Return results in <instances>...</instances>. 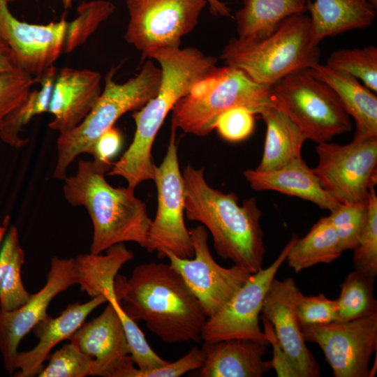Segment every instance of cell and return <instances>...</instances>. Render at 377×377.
<instances>
[{"label": "cell", "mask_w": 377, "mask_h": 377, "mask_svg": "<svg viewBox=\"0 0 377 377\" xmlns=\"http://www.w3.org/2000/svg\"><path fill=\"white\" fill-rule=\"evenodd\" d=\"M265 339L273 347V358L269 361L271 369H274L278 376L299 377L297 371L284 353L275 336L270 322L262 316Z\"/></svg>", "instance_id": "obj_42"}, {"label": "cell", "mask_w": 377, "mask_h": 377, "mask_svg": "<svg viewBox=\"0 0 377 377\" xmlns=\"http://www.w3.org/2000/svg\"><path fill=\"white\" fill-rule=\"evenodd\" d=\"M101 75L89 69L69 67L57 72L48 112V127L59 133L78 126L92 110L101 93Z\"/></svg>", "instance_id": "obj_19"}, {"label": "cell", "mask_w": 377, "mask_h": 377, "mask_svg": "<svg viewBox=\"0 0 377 377\" xmlns=\"http://www.w3.org/2000/svg\"><path fill=\"white\" fill-rule=\"evenodd\" d=\"M325 64L361 80L376 94L377 48L375 46L337 50L329 56Z\"/></svg>", "instance_id": "obj_33"}, {"label": "cell", "mask_w": 377, "mask_h": 377, "mask_svg": "<svg viewBox=\"0 0 377 377\" xmlns=\"http://www.w3.org/2000/svg\"><path fill=\"white\" fill-rule=\"evenodd\" d=\"M35 82L34 77L20 69L0 74V128L6 117L25 99Z\"/></svg>", "instance_id": "obj_39"}, {"label": "cell", "mask_w": 377, "mask_h": 377, "mask_svg": "<svg viewBox=\"0 0 377 377\" xmlns=\"http://www.w3.org/2000/svg\"><path fill=\"white\" fill-rule=\"evenodd\" d=\"M269 342L246 338L205 341L200 377H260L272 369L263 360Z\"/></svg>", "instance_id": "obj_21"}, {"label": "cell", "mask_w": 377, "mask_h": 377, "mask_svg": "<svg viewBox=\"0 0 377 377\" xmlns=\"http://www.w3.org/2000/svg\"><path fill=\"white\" fill-rule=\"evenodd\" d=\"M294 310L299 325L327 323L337 320V301L324 294L304 295L298 290L295 296Z\"/></svg>", "instance_id": "obj_38"}, {"label": "cell", "mask_w": 377, "mask_h": 377, "mask_svg": "<svg viewBox=\"0 0 377 377\" xmlns=\"http://www.w3.org/2000/svg\"><path fill=\"white\" fill-rule=\"evenodd\" d=\"M114 304L121 321L129 350V355L141 370L153 369L169 362L163 360L151 348L145 334L136 322L130 318L123 311L116 299L110 300Z\"/></svg>", "instance_id": "obj_37"}, {"label": "cell", "mask_w": 377, "mask_h": 377, "mask_svg": "<svg viewBox=\"0 0 377 377\" xmlns=\"http://www.w3.org/2000/svg\"><path fill=\"white\" fill-rule=\"evenodd\" d=\"M114 9V5L106 0L82 2L77 6V17L68 22L63 53H71L84 44Z\"/></svg>", "instance_id": "obj_32"}, {"label": "cell", "mask_w": 377, "mask_h": 377, "mask_svg": "<svg viewBox=\"0 0 377 377\" xmlns=\"http://www.w3.org/2000/svg\"><path fill=\"white\" fill-rule=\"evenodd\" d=\"M375 278L357 269L347 275L337 300V320L348 321L377 313Z\"/></svg>", "instance_id": "obj_31"}, {"label": "cell", "mask_w": 377, "mask_h": 377, "mask_svg": "<svg viewBox=\"0 0 377 377\" xmlns=\"http://www.w3.org/2000/svg\"><path fill=\"white\" fill-rule=\"evenodd\" d=\"M108 302L104 296L92 297L84 303L69 304L60 315L51 318L47 315L32 329L39 339L35 347L26 352H17L14 369L20 371L14 374L16 377H31L43 369V362L47 360L52 349L59 342L69 337L85 321L90 313L98 306Z\"/></svg>", "instance_id": "obj_20"}, {"label": "cell", "mask_w": 377, "mask_h": 377, "mask_svg": "<svg viewBox=\"0 0 377 377\" xmlns=\"http://www.w3.org/2000/svg\"><path fill=\"white\" fill-rule=\"evenodd\" d=\"M114 71L111 69L106 75L104 89L84 119L74 128L59 133L54 178L64 180L68 166L78 155H91L96 140L105 130L124 114L141 109L158 91L162 71L151 59L138 75L124 83L113 80Z\"/></svg>", "instance_id": "obj_6"}, {"label": "cell", "mask_w": 377, "mask_h": 377, "mask_svg": "<svg viewBox=\"0 0 377 377\" xmlns=\"http://www.w3.org/2000/svg\"><path fill=\"white\" fill-rule=\"evenodd\" d=\"M243 174L256 191H274L297 197L330 212L340 205L323 188L313 169L302 157L276 170L249 169Z\"/></svg>", "instance_id": "obj_22"}, {"label": "cell", "mask_w": 377, "mask_h": 377, "mask_svg": "<svg viewBox=\"0 0 377 377\" xmlns=\"http://www.w3.org/2000/svg\"><path fill=\"white\" fill-rule=\"evenodd\" d=\"M306 11L317 45L326 37L369 27L376 14V8L368 0H308Z\"/></svg>", "instance_id": "obj_24"}, {"label": "cell", "mask_w": 377, "mask_h": 377, "mask_svg": "<svg viewBox=\"0 0 377 377\" xmlns=\"http://www.w3.org/2000/svg\"><path fill=\"white\" fill-rule=\"evenodd\" d=\"M376 8H377V0H368Z\"/></svg>", "instance_id": "obj_48"}, {"label": "cell", "mask_w": 377, "mask_h": 377, "mask_svg": "<svg viewBox=\"0 0 377 377\" xmlns=\"http://www.w3.org/2000/svg\"><path fill=\"white\" fill-rule=\"evenodd\" d=\"M297 237L293 235L269 267L251 274L227 304L207 318L201 334L204 341L246 338L268 342L260 327L259 316L265 295Z\"/></svg>", "instance_id": "obj_14"}, {"label": "cell", "mask_w": 377, "mask_h": 377, "mask_svg": "<svg viewBox=\"0 0 377 377\" xmlns=\"http://www.w3.org/2000/svg\"><path fill=\"white\" fill-rule=\"evenodd\" d=\"M255 113L249 108L238 106L222 112L216 119L214 128L224 140L241 142L253 133L255 126Z\"/></svg>", "instance_id": "obj_40"}, {"label": "cell", "mask_w": 377, "mask_h": 377, "mask_svg": "<svg viewBox=\"0 0 377 377\" xmlns=\"http://www.w3.org/2000/svg\"><path fill=\"white\" fill-rule=\"evenodd\" d=\"M343 252L336 230L327 216L320 219L304 237H297L286 260L288 266L298 273L317 264L331 263Z\"/></svg>", "instance_id": "obj_28"}, {"label": "cell", "mask_w": 377, "mask_h": 377, "mask_svg": "<svg viewBox=\"0 0 377 377\" xmlns=\"http://www.w3.org/2000/svg\"><path fill=\"white\" fill-rule=\"evenodd\" d=\"M147 57L156 60L161 66L162 77L158 91L133 113L135 124L133 140L107 173L123 177L128 186L134 189L141 182L154 179L156 165L152 161L151 149L166 116L178 100L217 63L216 58L193 47L159 48L149 52Z\"/></svg>", "instance_id": "obj_2"}, {"label": "cell", "mask_w": 377, "mask_h": 377, "mask_svg": "<svg viewBox=\"0 0 377 377\" xmlns=\"http://www.w3.org/2000/svg\"><path fill=\"white\" fill-rule=\"evenodd\" d=\"M316 151L318 161L313 170L332 198L342 205L368 200L377 182V137L346 145L321 142Z\"/></svg>", "instance_id": "obj_10"}, {"label": "cell", "mask_w": 377, "mask_h": 377, "mask_svg": "<svg viewBox=\"0 0 377 377\" xmlns=\"http://www.w3.org/2000/svg\"><path fill=\"white\" fill-rule=\"evenodd\" d=\"M122 136L120 131L114 126L105 130L96 140L92 156L95 161L112 165L110 161L120 150Z\"/></svg>", "instance_id": "obj_43"}, {"label": "cell", "mask_w": 377, "mask_h": 377, "mask_svg": "<svg viewBox=\"0 0 377 377\" xmlns=\"http://www.w3.org/2000/svg\"><path fill=\"white\" fill-rule=\"evenodd\" d=\"M205 360L202 348H192L177 360L168 362L162 367L148 370H141L132 365L126 371L125 377H179L185 374L199 369Z\"/></svg>", "instance_id": "obj_41"}, {"label": "cell", "mask_w": 377, "mask_h": 377, "mask_svg": "<svg viewBox=\"0 0 377 377\" xmlns=\"http://www.w3.org/2000/svg\"><path fill=\"white\" fill-rule=\"evenodd\" d=\"M368 200L342 205L328 216L338 236L343 251L355 250L359 243L367 216Z\"/></svg>", "instance_id": "obj_34"}, {"label": "cell", "mask_w": 377, "mask_h": 377, "mask_svg": "<svg viewBox=\"0 0 377 377\" xmlns=\"http://www.w3.org/2000/svg\"><path fill=\"white\" fill-rule=\"evenodd\" d=\"M24 258L17 230L12 226L0 249V309L2 310L10 311L20 307L31 295L25 289L21 277Z\"/></svg>", "instance_id": "obj_30"}, {"label": "cell", "mask_w": 377, "mask_h": 377, "mask_svg": "<svg viewBox=\"0 0 377 377\" xmlns=\"http://www.w3.org/2000/svg\"><path fill=\"white\" fill-rule=\"evenodd\" d=\"M68 340L93 360L95 376L123 377L134 364L121 321L111 302L98 316L84 322Z\"/></svg>", "instance_id": "obj_17"}, {"label": "cell", "mask_w": 377, "mask_h": 377, "mask_svg": "<svg viewBox=\"0 0 377 377\" xmlns=\"http://www.w3.org/2000/svg\"><path fill=\"white\" fill-rule=\"evenodd\" d=\"M57 72L54 65L47 68L36 81L40 84V89L31 90L25 99L6 117L0 128V138L3 142L15 148L27 144V140L20 137V132L34 117L48 112Z\"/></svg>", "instance_id": "obj_29"}, {"label": "cell", "mask_w": 377, "mask_h": 377, "mask_svg": "<svg viewBox=\"0 0 377 377\" xmlns=\"http://www.w3.org/2000/svg\"><path fill=\"white\" fill-rule=\"evenodd\" d=\"M209 11L215 16H230V10L226 4L219 0H206Z\"/></svg>", "instance_id": "obj_45"}, {"label": "cell", "mask_w": 377, "mask_h": 377, "mask_svg": "<svg viewBox=\"0 0 377 377\" xmlns=\"http://www.w3.org/2000/svg\"><path fill=\"white\" fill-rule=\"evenodd\" d=\"M273 103L317 144L352 128L337 94L307 70L291 73L272 86Z\"/></svg>", "instance_id": "obj_8"}, {"label": "cell", "mask_w": 377, "mask_h": 377, "mask_svg": "<svg viewBox=\"0 0 377 377\" xmlns=\"http://www.w3.org/2000/svg\"><path fill=\"white\" fill-rule=\"evenodd\" d=\"M182 174L185 215L209 230L218 255L251 274L263 268L265 248L257 200L250 198L239 205L236 193L211 187L204 169L190 163Z\"/></svg>", "instance_id": "obj_3"}, {"label": "cell", "mask_w": 377, "mask_h": 377, "mask_svg": "<svg viewBox=\"0 0 377 377\" xmlns=\"http://www.w3.org/2000/svg\"><path fill=\"white\" fill-rule=\"evenodd\" d=\"M206 0H126L129 20L124 38L145 59L159 48L179 47L198 23Z\"/></svg>", "instance_id": "obj_11"}, {"label": "cell", "mask_w": 377, "mask_h": 377, "mask_svg": "<svg viewBox=\"0 0 377 377\" xmlns=\"http://www.w3.org/2000/svg\"><path fill=\"white\" fill-rule=\"evenodd\" d=\"M76 284L73 258L52 256L45 286L22 306L10 311L0 309V353L6 370L13 374L14 361L21 340L47 315L51 301Z\"/></svg>", "instance_id": "obj_16"}, {"label": "cell", "mask_w": 377, "mask_h": 377, "mask_svg": "<svg viewBox=\"0 0 377 377\" xmlns=\"http://www.w3.org/2000/svg\"><path fill=\"white\" fill-rule=\"evenodd\" d=\"M320 51L313 41L309 16L291 15L267 36L258 40L231 38L221 59L255 82L272 86L283 77L319 64Z\"/></svg>", "instance_id": "obj_5"}, {"label": "cell", "mask_w": 377, "mask_h": 377, "mask_svg": "<svg viewBox=\"0 0 377 377\" xmlns=\"http://www.w3.org/2000/svg\"><path fill=\"white\" fill-rule=\"evenodd\" d=\"M48 364L38 374L39 377H85L95 376L92 360L71 342L50 354Z\"/></svg>", "instance_id": "obj_35"}, {"label": "cell", "mask_w": 377, "mask_h": 377, "mask_svg": "<svg viewBox=\"0 0 377 377\" xmlns=\"http://www.w3.org/2000/svg\"><path fill=\"white\" fill-rule=\"evenodd\" d=\"M64 8L71 9L73 6V0H61Z\"/></svg>", "instance_id": "obj_47"}, {"label": "cell", "mask_w": 377, "mask_h": 377, "mask_svg": "<svg viewBox=\"0 0 377 377\" xmlns=\"http://www.w3.org/2000/svg\"><path fill=\"white\" fill-rule=\"evenodd\" d=\"M266 125V135L258 170L280 168L302 157V148L307 140L302 130L281 109L272 103L259 113Z\"/></svg>", "instance_id": "obj_25"}, {"label": "cell", "mask_w": 377, "mask_h": 377, "mask_svg": "<svg viewBox=\"0 0 377 377\" xmlns=\"http://www.w3.org/2000/svg\"><path fill=\"white\" fill-rule=\"evenodd\" d=\"M112 165L80 160L77 172L64 181V195L73 206L85 207L93 225L90 253L133 242L145 248L151 219L134 188L113 187L105 179Z\"/></svg>", "instance_id": "obj_4"}, {"label": "cell", "mask_w": 377, "mask_h": 377, "mask_svg": "<svg viewBox=\"0 0 377 377\" xmlns=\"http://www.w3.org/2000/svg\"><path fill=\"white\" fill-rule=\"evenodd\" d=\"M375 187L370 189L367 216L358 245L354 250L353 266L376 277L377 275V196Z\"/></svg>", "instance_id": "obj_36"}, {"label": "cell", "mask_w": 377, "mask_h": 377, "mask_svg": "<svg viewBox=\"0 0 377 377\" xmlns=\"http://www.w3.org/2000/svg\"><path fill=\"white\" fill-rule=\"evenodd\" d=\"M177 129L171 126L167 151L161 163L156 167L155 182L158 207L147 234L145 249L156 251L159 258L170 252L180 258H191L194 251L189 230L184 222V184L179 168Z\"/></svg>", "instance_id": "obj_9"}, {"label": "cell", "mask_w": 377, "mask_h": 377, "mask_svg": "<svg viewBox=\"0 0 377 377\" xmlns=\"http://www.w3.org/2000/svg\"><path fill=\"white\" fill-rule=\"evenodd\" d=\"M298 290L293 279L279 281L274 278L265 295L261 313L272 324L277 341L299 377H318L319 365L305 344L294 310Z\"/></svg>", "instance_id": "obj_18"}, {"label": "cell", "mask_w": 377, "mask_h": 377, "mask_svg": "<svg viewBox=\"0 0 377 377\" xmlns=\"http://www.w3.org/2000/svg\"><path fill=\"white\" fill-rule=\"evenodd\" d=\"M133 258V253L124 243L110 246L105 255H78L73 258L76 284L91 297L102 295L108 302L116 299L114 279L121 267Z\"/></svg>", "instance_id": "obj_26"}, {"label": "cell", "mask_w": 377, "mask_h": 377, "mask_svg": "<svg viewBox=\"0 0 377 377\" xmlns=\"http://www.w3.org/2000/svg\"><path fill=\"white\" fill-rule=\"evenodd\" d=\"M235 15L237 38L258 40L272 34L287 17L305 13L308 0H242Z\"/></svg>", "instance_id": "obj_27"}, {"label": "cell", "mask_w": 377, "mask_h": 377, "mask_svg": "<svg viewBox=\"0 0 377 377\" xmlns=\"http://www.w3.org/2000/svg\"><path fill=\"white\" fill-rule=\"evenodd\" d=\"M115 298L133 320L168 343L201 339L207 317L180 274L170 265L148 263L136 266L129 278L117 274Z\"/></svg>", "instance_id": "obj_1"}, {"label": "cell", "mask_w": 377, "mask_h": 377, "mask_svg": "<svg viewBox=\"0 0 377 377\" xmlns=\"http://www.w3.org/2000/svg\"><path fill=\"white\" fill-rule=\"evenodd\" d=\"M10 218L9 216H6L2 223L0 224V246L3 241V238L5 237V235L6 234L9 223H10Z\"/></svg>", "instance_id": "obj_46"}, {"label": "cell", "mask_w": 377, "mask_h": 377, "mask_svg": "<svg viewBox=\"0 0 377 377\" xmlns=\"http://www.w3.org/2000/svg\"><path fill=\"white\" fill-rule=\"evenodd\" d=\"M14 1L0 0V38L13 52L18 68L36 82L63 53L68 22L65 17L46 24L20 21L8 8Z\"/></svg>", "instance_id": "obj_15"}, {"label": "cell", "mask_w": 377, "mask_h": 377, "mask_svg": "<svg viewBox=\"0 0 377 377\" xmlns=\"http://www.w3.org/2000/svg\"><path fill=\"white\" fill-rule=\"evenodd\" d=\"M300 327L305 341L320 347L335 377H370L369 363L377 349V313Z\"/></svg>", "instance_id": "obj_12"}, {"label": "cell", "mask_w": 377, "mask_h": 377, "mask_svg": "<svg viewBox=\"0 0 377 377\" xmlns=\"http://www.w3.org/2000/svg\"><path fill=\"white\" fill-rule=\"evenodd\" d=\"M337 94L346 113L355 122L353 139L377 137V96L357 78L320 63L307 70Z\"/></svg>", "instance_id": "obj_23"}, {"label": "cell", "mask_w": 377, "mask_h": 377, "mask_svg": "<svg viewBox=\"0 0 377 377\" xmlns=\"http://www.w3.org/2000/svg\"><path fill=\"white\" fill-rule=\"evenodd\" d=\"M194 254L180 258L166 252L170 265L180 274L188 288L200 303L207 317L220 311L247 281L251 273L234 265H219L208 246V232L203 225L189 230Z\"/></svg>", "instance_id": "obj_13"}, {"label": "cell", "mask_w": 377, "mask_h": 377, "mask_svg": "<svg viewBox=\"0 0 377 377\" xmlns=\"http://www.w3.org/2000/svg\"><path fill=\"white\" fill-rule=\"evenodd\" d=\"M19 69L15 54L8 45L0 38V74Z\"/></svg>", "instance_id": "obj_44"}, {"label": "cell", "mask_w": 377, "mask_h": 377, "mask_svg": "<svg viewBox=\"0 0 377 377\" xmlns=\"http://www.w3.org/2000/svg\"><path fill=\"white\" fill-rule=\"evenodd\" d=\"M272 102V86L255 82L234 67L216 66L175 103L171 126L206 136L214 130L217 117L224 111L243 106L259 114Z\"/></svg>", "instance_id": "obj_7"}]
</instances>
